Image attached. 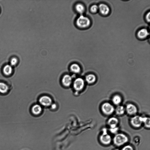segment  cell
<instances>
[{"label": "cell", "mask_w": 150, "mask_h": 150, "mask_svg": "<svg viewBox=\"0 0 150 150\" xmlns=\"http://www.w3.org/2000/svg\"><path fill=\"white\" fill-rule=\"evenodd\" d=\"M129 138L125 134L117 133L114 135L112 139V143L115 146L123 147L127 144L129 141Z\"/></svg>", "instance_id": "6da1fadb"}, {"label": "cell", "mask_w": 150, "mask_h": 150, "mask_svg": "<svg viewBox=\"0 0 150 150\" xmlns=\"http://www.w3.org/2000/svg\"><path fill=\"white\" fill-rule=\"evenodd\" d=\"M113 138L109 133L108 130L104 128L99 135V140L100 143L104 146H108L112 142Z\"/></svg>", "instance_id": "7a4b0ae2"}, {"label": "cell", "mask_w": 150, "mask_h": 150, "mask_svg": "<svg viewBox=\"0 0 150 150\" xmlns=\"http://www.w3.org/2000/svg\"><path fill=\"white\" fill-rule=\"evenodd\" d=\"M90 20L88 17L81 15L77 19L76 25L80 29H85L89 27L90 25Z\"/></svg>", "instance_id": "3957f363"}, {"label": "cell", "mask_w": 150, "mask_h": 150, "mask_svg": "<svg viewBox=\"0 0 150 150\" xmlns=\"http://www.w3.org/2000/svg\"><path fill=\"white\" fill-rule=\"evenodd\" d=\"M101 109L103 113L106 115H110L112 114L115 110L113 105L108 102L105 103L103 104L101 107Z\"/></svg>", "instance_id": "277c9868"}, {"label": "cell", "mask_w": 150, "mask_h": 150, "mask_svg": "<svg viewBox=\"0 0 150 150\" xmlns=\"http://www.w3.org/2000/svg\"><path fill=\"white\" fill-rule=\"evenodd\" d=\"M143 117L136 115L132 118L131 120V124L135 128H139L141 127L143 123Z\"/></svg>", "instance_id": "5b68a950"}, {"label": "cell", "mask_w": 150, "mask_h": 150, "mask_svg": "<svg viewBox=\"0 0 150 150\" xmlns=\"http://www.w3.org/2000/svg\"><path fill=\"white\" fill-rule=\"evenodd\" d=\"M84 82L82 79L78 78L76 79L73 83V87L75 90L80 91L82 90L84 86Z\"/></svg>", "instance_id": "8992f818"}, {"label": "cell", "mask_w": 150, "mask_h": 150, "mask_svg": "<svg viewBox=\"0 0 150 150\" xmlns=\"http://www.w3.org/2000/svg\"><path fill=\"white\" fill-rule=\"evenodd\" d=\"M39 102L42 106H49L52 104V99L48 96H43L40 98Z\"/></svg>", "instance_id": "52a82bcc"}, {"label": "cell", "mask_w": 150, "mask_h": 150, "mask_svg": "<svg viewBox=\"0 0 150 150\" xmlns=\"http://www.w3.org/2000/svg\"><path fill=\"white\" fill-rule=\"evenodd\" d=\"M126 110L127 113L131 115L136 114L137 110L136 106L132 104H129L127 105Z\"/></svg>", "instance_id": "ba28073f"}, {"label": "cell", "mask_w": 150, "mask_h": 150, "mask_svg": "<svg viewBox=\"0 0 150 150\" xmlns=\"http://www.w3.org/2000/svg\"><path fill=\"white\" fill-rule=\"evenodd\" d=\"M100 13L104 15H108L110 12V9L108 6L104 4H101L98 6Z\"/></svg>", "instance_id": "9c48e42d"}, {"label": "cell", "mask_w": 150, "mask_h": 150, "mask_svg": "<svg viewBox=\"0 0 150 150\" xmlns=\"http://www.w3.org/2000/svg\"><path fill=\"white\" fill-rule=\"evenodd\" d=\"M119 123L118 119L114 117H111L107 122L109 128H113L117 126Z\"/></svg>", "instance_id": "30bf717a"}, {"label": "cell", "mask_w": 150, "mask_h": 150, "mask_svg": "<svg viewBox=\"0 0 150 150\" xmlns=\"http://www.w3.org/2000/svg\"><path fill=\"white\" fill-rule=\"evenodd\" d=\"M62 82L65 86L68 87L70 86L72 82V78L69 75H65L62 79Z\"/></svg>", "instance_id": "8fae6325"}, {"label": "cell", "mask_w": 150, "mask_h": 150, "mask_svg": "<svg viewBox=\"0 0 150 150\" xmlns=\"http://www.w3.org/2000/svg\"><path fill=\"white\" fill-rule=\"evenodd\" d=\"M13 72V67L10 65H6L3 69V72L5 76H9Z\"/></svg>", "instance_id": "7c38bea8"}, {"label": "cell", "mask_w": 150, "mask_h": 150, "mask_svg": "<svg viewBox=\"0 0 150 150\" xmlns=\"http://www.w3.org/2000/svg\"><path fill=\"white\" fill-rule=\"evenodd\" d=\"M138 37L141 39H143L147 37L149 33L147 30L145 29H143L140 30L137 34Z\"/></svg>", "instance_id": "4fadbf2b"}, {"label": "cell", "mask_w": 150, "mask_h": 150, "mask_svg": "<svg viewBox=\"0 0 150 150\" xmlns=\"http://www.w3.org/2000/svg\"><path fill=\"white\" fill-rule=\"evenodd\" d=\"M9 90V87L3 82H0V93L1 94H6Z\"/></svg>", "instance_id": "5bb4252c"}, {"label": "cell", "mask_w": 150, "mask_h": 150, "mask_svg": "<svg viewBox=\"0 0 150 150\" xmlns=\"http://www.w3.org/2000/svg\"><path fill=\"white\" fill-rule=\"evenodd\" d=\"M75 9L78 13L81 15L84 13L85 11L84 6L81 3H78L75 5Z\"/></svg>", "instance_id": "9a60e30c"}, {"label": "cell", "mask_w": 150, "mask_h": 150, "mask_svg": "<svg viewBox=\"0 0 150 150\" xmlns=\"http://www.w3.org/2000/svg\"><path fill=\"white\" fill-rule=\"evenodd\" d=\"M42 110L41 106L39 104L34 105L32 108V112L35 115L39 114L41 112Z\"/></svg>", "instance_id": "2e32d148"}, {"label": "cell", "mask_w": 150, "mask_h": 150, "mask_svg": "<svg viewBox=\"0 0 150 150\" xmlns=\"http://www.w3.org/2000/svg\"><path fill=\"white\" fill-rule=\"evenodd\" d=\"M86 80L89 84H92L94 83L96 80V77L94 74H90L86 77Z\"/></svg>", "instance_id": "e0dca14e"}, {"label": "cell", "mask_w": 150, "mask_h": 150, "mask_svg": "<svg viewBox=\"0 0 150 150\" xmlns=\"http://www.w3.org/2000/svg\"><path fill=\"white\" fill-rule=\"evenodd\" d=\"M70 69L72 72L76 73H79L81 71L80 66L76 63L72 64L70 66Z\"/></svg>", "instance_id": "ac0fdd59"}, {"label": "cell", "mask_w": 150, "mask_h": 150, "mask_svg": "<svg viewBox=\"0 0 150 150\" xmlns=\"http://www.w3.org/2000/svg\"><path fill=\"white\" fill-rule=\"evenodd\" d=\"M112 102L114 104L118 105L122 102L121 97L119 95H115L113 97Z\"/></svg>", "instance_id": "d6986e66"}, {"label": "cell", "mask_w": 150, "mask_h": 150, "mask_svg": "<svg viewBox=\"0 0 150 150\" xmlns=\"http://www.w3.org/2000/svg\"><path fill=\"white\" fill-rule=\"evenodd\" d=\"M115 111L117 114L119 115H122L124 113L125 109L122 106H119L117 107Z\"/></svg>", "instance_id": "ffe728a7"}, {"label": "cell", "mask_w": 150, "mask_h": 150, "mask_svg": "<svg viewBox=\"0 0 150 150\" xmlns=\"http://www.w3.org/2000/svg\"><path fill=\"white\" fill-rule=\"evenodd\" d=\"M143 123L146 128H149L150 127V119L149 117H143Z\"/></svg>", "instance_id": "44dd1931"}, {"label": "cell", "mask_w": 150, "mask_h": 150, "mask_svg": "<svg viewBox=\"0 0 150 150\" xmlns=\"http://www.w3.org/2000/svg\"><path fill=\"white\" fill-rule=\"evenodd\" d=\"M121 150H135L132 146L130 145L126 144L122 147Z\"/></svg>", "instance_id": "7402d4cb"}, {"label": "cell", "mask_w": 150, "mask_h": 150, "mask_svg": "<svg viewBox=\"0 0 150 150\" xmlns=\"http://www.w3.org/2000/svg\"><path fill=\"white\" fill-rule=\"evenodd\" d=\"M119 128L118 127L113 128H109V132L114 135L118 133Z\"/></svg>", "instance_id": "603a6c76"}, {"label": "cell", "mask_w": 150, "mask_h": 150, "mask_svg": "<svg viewBox=\"0 0 150 150\" xmlns=\"http://www.w3.org/2000/svg\"><path fill=\"white\" fill-rule=\"evenodd\" d=\"M18 60L17 58H14L12 59L10 61V65L13 66H15L17 65Z\"/></svg>", "instance_id": "cb8c5ba5"}, {"label": "cell", "mask_w": 150, "mask_h": 150, "mask_svg": "<svg viewBox=\"0 0 150 150\" xmlns=\"http://www.w3.org/2000/svg\"><path fill=\"white\" fill-rule=\"evenodd\" d=\"M98 10V6L96 5H93L91 8V10L93 13H96Z\"/></svg>", "instance_id": "d4e9b609"}, {"label": "cell", "mask_w": 150, "mask_h": 150, "mask_svg": "<svg viewBox=\"0 0 150 150\" xmlns=\"http://www.w3.org/2000/svg\"><path fill=\"white\" fill-rule=\"evenodd\" d=\"M150 12H149V13H147V15H146V20H147V21L148 22H150Z\"/></svg>", "instance_id": "484cf974"}, {"label": "cell", "mask_w": 150, "mask_h": 150, "mask_svg": "<svg viewBox=\"0 0 150 150\" xmlns=\"http://www.w3.org/2000/svg\"><path fill=\"white\" fill-rule=\"evenodd\" d=\"M51 108L52 109H56L57 106L56 104H52L51 105Z\"/></svg>", "instance_id": "4316f807"}, {"label": "cell", "mask_w": 150, "mask_h": 150, "mask_svg": "<svg viewBox=\"0 0 150 150\" xmlns=\"http://www.w3.org/2000/svg\"><path fill=\"white\" fill-rule=\"evenodd\" d=\"M113 150H121L119 149H113Z\"/></svg>", "instance_id": "83f0119b"}]
</instances>
